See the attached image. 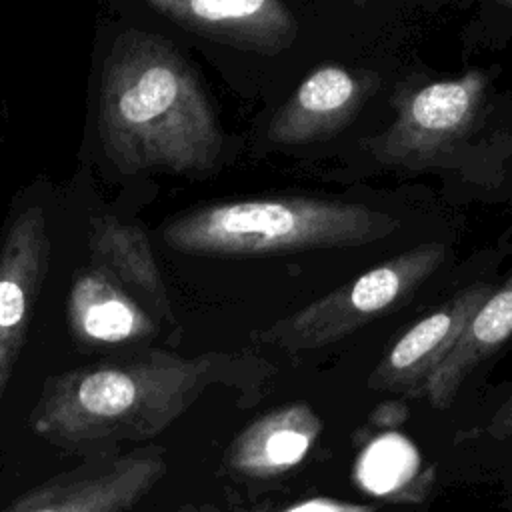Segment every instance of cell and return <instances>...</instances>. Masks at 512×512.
<instances>
[{"instance_id": "obj_1", "label": "cell", "mask_w": 512, "mask_h": 512, "mask_svg": "<svg viewBox=\"0 0 512 512\" xmlns=\"http://www.w3.org/2000/svg\"><path fill=\"white\" fill-rule=\"evenodd\" d=\"M98 130L124 172H210L224 148L214 106L174 44L146 32L114 42L100 80Z\"/></svg>"}, {"instance_id": "obj_2", "label": "cell", "mask_w": 512, "mask_h": 512, "mask_svg": "<svg viewBox=\"0 0 512 512\" xmlns=\"http://www.w3.org/2000/svg\"><path fill=\"white\" fill-rule=\"evenodd\" d=\"M228 354L144 350L50 378L30 414L32 430L64 448H108L158 436L210 386L240 376Z\"/></svg>"}, {"instance_id": "obj_3", "label": "cell", "mask_w": 512, "mask_h": 512, "mask_svg": "<svg viewBox=\"0 0 512 512\" xmlns=\"http://www.w3.org/2000/svg\"><path fill=\"white\" fill-rule=\"evenodd\" d=\"M396 228V218L364 204L280 196L192 208L164 224L162 240L182 254L268 256L362 246Z\"/></svg>"}, {"instance_id": "obj_4", "label": "cell", "mask_w": 512, "mask_h": 512, "mask_svg": "<svg viewBox=\"0 0 512 512\" xmlns=\"http://www.w3.org/2000/svg\"><path fill=\"white\" fill-rule=\"evenodd\" d=\"M444 258L446 246L440 242L414 246L272 324L262 332V340L284 350L334 344L406 304Z\"/></svg>"}, {"instance_id": "obj_5", "label": "cell", "mask_w": 512, "mask_h": 512, "mask_svg": "<svg viewBox=\"0 0 512 512\" xmlns=\"http://www.w3.org/2000/svg\"><path fill=\"white\" fill-rule=\"evenodd\" d=\"M488 78L470 70L454 80L426 84L406 94L386 132L372 140V154L384 164L418 166L458 140L474 122Z\"/></svg>"}, {"instance_id": "obj_6", "label": "cell", "mask_w": 512, "mask_h": 512, "mask_svg": "<svg viewBox=\"0 0 512 512\" xmlns=\"http://www.w3.org/2000/svg\"><path fill=\"white\" fill-rule=\"evenodd\" d=\"M164 474L162 450L104 454L16 496L0 512H132Z\"/></svg>"}, {"instance_id": "obj_7", "label": "cell", "mask_w": 512, "mask_h": 512, "mask_svg": "<svg viewBox=\"0 0 512 512\" xmlns=\"http://www.w3.org/2000/svg\"><path fill=\"white\" fill-rule=\"evenodd\" d=\"M50 264V236L42 206L18 210L0 238V402L26 344L30 318Z\"/></svg>"}, {"instance_id": "obj_8", "label": "cell", "mask_w": 512, "mask_h": 512, "mask_svg": "<svg viewBox=\"0 0 512 512\" xmlns=\"http://www.w3.org/2000/svg\"><path fill=\"white\" fill-rule=\"evenodd\" d=\"M492 290L490 284L476 282L410 326L382 356L368 384L376 390L418 394Z\"/></svg>"}, {"instance_id": "obj_9", "label": "cell", "mask_w": 512, "mask_h": 512, "mask_svg": "<svg viewBox=\"0 0 512 512\" xmlns=\"http://www.w3.org/2000/svg\"><path fill=\"white\" fill-rule=\"evenodd\" d=\"M152 10L204 38L276 54L296 38V20L282 0H144Z\"/></svg>"}, {"instance_id": "obj_10", "label": "cell", "mask_w": 512, "mask_h": 512, "mask_svg": "<svg viewBox=\"0 0 512 512\" xmlns=\"http://www.w3.org/2000/svg\"><path fill=\"white\" fill-rule=\"evenodd\" d=\"M374 76L342 66H320L276 110L268 124L274 144H304L340 130L374 90Z\"/></svg>"}, {"instance_id": "obj_11", "label": "cell", "mask_w": 512, "mask_h": 512, "mask_svg": "<svg viewBox=\"0 0 512 512\" xmlns=\"http://www.w3.org/2000/svg\"><path fill=\"white\" fill-rule=\"evenodd\" d=\"M68 326L88 346H122L156 334V318L110 274L92 266L82 270L66 300Z\"/></svg>"}, {"instance_id": "obj_12", "label": "cell", "mask_w": 512, "mask_h": 512, "mask_svg": "<svg viewBox=\"0 0 512 512\" xmlns=\"http://www.w3.org/2000/svg\"><path fill=\"white\" fill-rule=\"evenodd\" d=\"M320 432L322 420L308 404H286L250 422L228 446L224 464L246 478H274L298 466Z\"/></svg>"}, {"instance_id": "obj_13", "label": "cell", "mask_w": 512, "mask_h": 512, "mask_svg": "<svg viewBox=\"0 0 512 512\" xmlns=\"http://www.w3.org/2000/svg\"><path fill=\"white\" fill-rule=\"evenodd\" d=\"M90 264L120 282L156 320H172L164 278L144 230L116 218L94 220Z\"/></svg>"}, {"instance_id": "obj_14", "label": "cell", "mask_w": 512, "mask_h": 512, "mask_svg": "<svg viewBox=\"0 0 512 512\" xmlns=\"http://www.w3.org/2000/svg\"><path fill=\"white\" fill-rule=\"evenodd\" d=\"M512 336V272L502 286L492 290L470 318L454 348L436 366L420 388V396L436 408L454 402L468 374Z\"/></svg>"}, {"instance_id": "obj_15", "label": "cell", "mask_w": 512, "mask_h": 512, "mask_svg": "<svg viewBox=\"0 0 512 512\" xmlns=\"http://www.w3.org/2000/svg\"><path fill=\"white\" fill-rule=\"evenodd\" d=\"M286 512H372V508L360 506V504H348V502H334V500H310V502L292 506Z\"/></svg>"}, {"instance_id": "obj_16", "label": "cell", "mask_w": 512, "mask_h": 512, "mask_svg": "<svg viewBox=\"0 0 512 512\" xmlns=\"http://www.w3.org/2000/svg\"><path fill=\"white\" fill-rule=\"evenodd\" d=\"M178 512H200L196 506H192V504H186V506H182Z\"/></svg>"}, {"instance_id": "obj_17", "label": "cell", "mask_w": 512, "mask_h": 512, "mask_svg": "<svg viewBox=\"0 0 512 512\" xmlns=\"http://www.w3.org/2000/svg\"><path fill=\"white\" fill-rule=\"evenodd\" d=\"M500 2H504V4H512V0H500Z\"/></svg>"}]
</instances>
